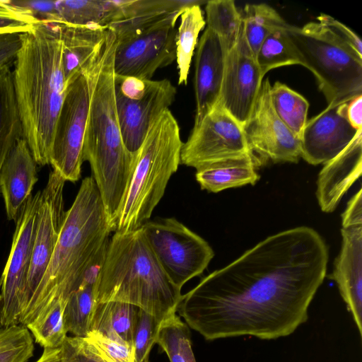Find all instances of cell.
I'll return each instance as SVG.
<instances>
[{"mask_svg":"<svg viewBox=\"0 0 362 362\" xmlns=\"http://www.w3.org/2000/svg\"><path fill=\"white\" fill-rule=\"evenodd\" d=\"M358 131L346 120L342 104L327 105L307 121L300 138L301 157L312 165L325 164L339 154Z\"/></svg>","mask_w":362,"mask_h":362,"instance_id":"e0dca14e","label":"cell"},{"mask_svg":"<svg viewBox=\"0 0 362 362\" xmlns=\"http://www.w3.org/2000/svg\"><path fill=\"white\" fill-rule=\"evenodd\" d=\"M36 162L27 141L21 139L6 157L0 170V192L8 220L16 221L38 178Z\"/></svg>","mask_w":362,"mask_h":362,"instance_id":"44dd1931","label":"cell"},{"mask_svg":"<svg viewBox=\"0 0 362 362\" xmlns=\"http://www.w3.org/2000/svg\"><path fill=\"white\" fill-rule=\"evenodd\" d=\"M41 191L30 195L16 221L8 259L1 277L2 327L19 325L35 236Z\"/></svg>","mask_w":362,"mask_h":362,"instance_id":"7c38bea8","label":"cell"},{"mask_svg":"<svg viewBox=\"0 0 362 362\" xmlns=\"http://www.w3.org/2000/svg\"><path fill=\"white\" fill-rule=\"evenodd\" d=\"M261 164L252 158L230 160L197 170L196 180L202 189L211 192L255 185L259 179L256 168Z\"/></svg>","mask_w":362,"mask_h":362,"instance_id":"d4e9b609","label":"cell"},{"mask_svg":"<svg viewBox=\"0 0 362 362\" xmlns=\"http://www.w3.org/2000/svg\"><path fill=\"white\" fill-rule=\"evenodd\" d=\"M10 68L0 70V170L11 149L23 138Z\"/></svg>","mask_w":362,"mask_h":362,"instance_id":"484cf974","label":"cell"},{"mask_svg":"<svg viewBox=\"0 0 362 362\" xmlns=\"http://www.w3.org/2000/svg\"><path fill=\"white\" fill-rule=\"evenodd\" d=\"M13 84L23 138L36 163L50 164L54 130L65 97L62 42L57 23L21 33Z\"/></svg>","mask_w":362,"mask_h":362,"instance_id":"3957f363","label":"cell"},{"mask_svg":"<svg viewBox=\"0 0 362 362\" xmlns=\"http://www.w3.org/2000/svg\"><path fill=\"white\" fill-rule=\"evenodd\" d=\"M241 14L245 37L255 57L265 37L287 24L274 8L266 4H246Z\"/></svg>","mask_w":362,"mask_h":362,"instance_id":"4dcf8cb0","label":"cell"},{"mask_svg":"<svg viewBox=\"0 0 362 362\" xmlns=\"http://www.w3.org/2000/svg\"><path fill=\"white\" fill-rule=\"evenodd\" d=\"M39 22L59 23L56 1H13Z\"/></svg>","mask_w":362,"mask_h":362,"instance_id":"b9f144b4","label":"cell"},{"mask_svg":"<svg viewBox=\"0 0 362 362\" xmlns=\"http://www.w3.org/2000/svg\"><path fill=\"white\" fill-rule=\"evenodd\" d=\"M206 27L219 37L226 54L235 45L240 34L241 11L231 0L207 1L205 4Z\"/></svg>","mask_w":362,"mask_h":362,"instance_id":"f546056e","label":"cell"},{"mask_svg":"<svg viewBox=\"0 0 362 362\" xmlns=\"http://www.w3.org/2000/svg\"><path fill=\"white\" fill-rule=\"evenodd\" d=\"M263 78L245 37L243 23L235 45L225 57L218 100L243 126L252 112Z\"/></svg>","mask_w":362,"mask_h":362,"instance_id":"2e32d148","label":"cell"},{"mask_svg":"<svg viewBox=\"0 0 362 362\" xmlns=\"http://www.w3.org/2000/svg\"><path fill=\"white\" fill-rule=\"evenodd\" d=\"M57 25L62 42V65L66 85L90 57L107 28L98 25Z\"/></svg>","mask_w":362,"mask_h":362,"instance_id":"603a6c76","label":"cell"},{"mask_svg":"<svg viewBox=\"0 0 362 362\" xmlns=\"http://www.w3.org/2000/svg\"><path fill=\"white\" fill-rule=\"evenodd\" d=\"M29 330L21 325L0 329V362H27L33 355Z\"/></svg>","mask_w":362,"mask_h":362,"instance_id":"d590c367","label":"cell"},{"mask_svg":"<svg viewBox=\"0 0 362 362\" xmlns=\"http://www.w3.org/2000/svg\"><path fill=\"white\" fill-rule=\"evenodd\" d=\"M202 1H117L115 17L107 29L117 39L153 26L172 16H180L186 6Z\"/></svg>","mask_w":362,"mask_h":362,"instance_id":"7402d4cb","label":"cell"},{"mask_svg":"<svg viewBox=\"0 0 362 362\" xmlns=\"http://www.w3.org/2000/svg\"><path fill=\"white\" fill-rule=\"evenodd\" d=\"M65 303L57 302L38 321L26 328L32 333L36 343L44 349H59L66 338L64 320Z\"/></svg>","mask_w":362,"mask_h":362,"instance_id":"e575fe53","label":"cell"},{"mask_svg":"<svg viewBox=\"0 0 362 362\" xmlns=\"http://www.w3.org/2000/svg\"><path fill=\"white\" fill-rule=\"evenodd\" d=\"M286 33L300 64L315 76L329 106L362 95V57L338 40L318 22L303 27L290 24Z\"/></svg>","mask_w":362,"mask_h":362,"instance_id":"52a82bcc","label":"cell"},{"mask_svg":"<svg viewBox=\"0 0 362 362\" xmlns=\"http://www.w3.org/2000/svg\"><path fill=\"white\" fill-rule=\"evenodd\" d=\"M95 303V287L80 288L69 296L64 309L67 332L74 337L86 336L90 329Z\"/></svg>","mask_w":362,"mask_h":362,"instance_id":"836d02e7","label":"cell"},{"mask_svg":"<svg viewBox=\"0 0 362 362\" xmlns=\"http://www.w3.org/2000/svg\"><path fill=\"white\" fill-rule=\"evenodd\" d=\"M342 110L348 122L356 130L362 129V95L343 103Z\"/></svg>","mask_w":362,"mask_h":362,"instance_id":"f6af8a7d","label":"cell"},{"mask_svg":"<svg viewBox=\"0 0 362 362\" xmlns=\"http://www.w3.org/2000/svg\"><path fill=\"white\" fill-rule=\"evenodd\" d=\"M361 189L349 202L342 214V226L362 224V194Z\"/></svg>","mask_w":362,"mask_h":362,"instance_id":"ee69618b","label":"cell"},{"mask_svg":"<svg viewBox=\"0 0 362 362\" xmlns=\"http://www.w3.org/2000/svg\"><path fill=\"white\" fill-rule=\"evenodd\" d=\"M249 158L259 160L248 146L243 126L218 102L198 124H194L183 143L180 163L197 171Z\"/></svg>","mask_w":362,"mask_h":362,"instance_id":"30bf717a","label":"cell"},{"mask_svg":"<svg viewBox=\"0 0 362 362\" xmlns=\"http://www.w3.org/2000/svg\"><path fill=\"white\" fill-rule=\"evenodd\" d=\"M139 310V307L121 301L96 303L90 331L132 345Z\"/></svg>","mask_w":362,"mask_h":362,"instance_id":"cb8c5ba5","label":"cell"},{"mask_svg":"<svg viewBox=\"0 0 362 362\" xmlns=\"http://www.w3.org/2000/svg\"><path fill=\"white\" fill-rule=\"evenodd\" d=\"M141 228L163 269L180 289L200 275L214 256L205 240L175 218L147 221Z\"/></svg>","mask_w":362,"mask_h":362,"instance_id":"9c48e42d","label":"cell"},{"mask_svg":"<svg viewBox=\"0 0 362 362\" xmlns=\"http://www.w3.org/2000/svg\"><path fill=\"white\" fill-rule=\"evenodd\" d=\"M327 246L313 228L270 235L182 296L177 310L209 341L287 337L308 319L326 276Z\"/></svg>","mask_w":362,"mask_h":362,"instance_id":"6da1fadb","label":"cell"},{"mask_svg":"<svg viewBox=\"0 0 362 362\" xmlns=\"http://www.w3.org/2000/svg\"><path fill=\"white\" fill-rule=\"evenodd\" d=\"M156 343L170 362H196L189 326L176 313L161 322Z\"/></svg>","mask_w":362,"mask_h":362,"instance_id":"1f68e13d","label":"cell"},{"mask_svg":"<svg viewBox=\"0 0 362 362\" xmlns=\"http://www.w3.org/2000/svg\"><path fill=\"white\" fill-rule=\"evenodd\" d=\"M160 323L154 316L140 309L132 341L134 362H149V354Z\"/></svg>","mask_w":362,"mask_h":362,"instance_id":"8d00e7d4","label":"cell"},{"mask_svg":"<svg viewBox=\"0 0 362 362\" xmlns=\"http://www.w3.org/2000/svg\"><path fill=\"white\" fill-rule=\"evenodd\" d=\"M176 93L168 79L115 76L117 118L124 144L129 152L137 154L149 129L169 110Z\"/></svg>","mask_w":362,"mask_h":362,"instance_id":"ba28073f","label":"cell"},{"mask_svg":"<svg viewBox=\"0 0 362 362\" xmlns=\"http://www.w3.org/2000/svg\"><path fill=\"white\" fill-rule=\"evenodd\" d=\"M182 145L179 124L167 110L152 124L137 153L115 231L136 230L148 221L178 168Z\"/></svg>","mask_w":362,"mask_h":362,"instance_id":"8992f818","label":"cell"},{"mask_svg":"<svg viewBox=\"0 0 362 362\" xmlns=\"http://www.w3.org/2000/svg\"><path fill=\"white\" fill-rule=\"evenodd\" d=\"M202 1L184 8L180 15V23L175 37L176 62L178 70V84H187L192 58L197 45L199 33L206 25Z\"/></svg>","mask_w":362,"mask_h":362,"instance_id":"4316f807","label":"cell"},{"mask_svg":"<svg viewBox=\"0 0 362 362\" xmlns=\"http://www.w3.org/2000/svg\"><path fill=\"white\" fill-rule=\"evenodd\" d=\"M36 362H61V348L44 349L42 354Z\"/></svg>","mask_w":362,"mask_h":362,"instance_id":"bcb514c9","label":"cell"},{"mask_svg":"<svg viewBox=\"0 0 362 362\" xmlns=\"http://www.w3.org/2000/svg\"><path fill=\"white\" fill-rule=\"evenodd\" d=\"M83 339L106 362H134L132 344L112 339L94 330L89 331Z\"/></svg>","mask_w":362,"mask_h":362,"instance_id":"74e56055","label":"cell"},{"mask_svg":"<svg viewBox=\"0 0 362 362\" xmlns=\"http://www.w3.org/2000/svg\"><path fill=\"white\" fill-rule=\"evenodd\" d=\"M59 23L73 25H98L107 29L112 21L117 1H56Z\"/></svg>","mask_w":362,"mask_h":362,"instance_id":"83f0119b","label":"cell"},{"mask_svg":"<svg viewBox=\"0 0 362 362\" xmlns=\"http://www.w3.org/2000/svg\"><path fill=\"white\" fill-rule=\"evenodd\" d=\"M181 289L170 280L148 243L141 228L110 238L95 286V301L130 303L158 321L176 313Z\"/></svg>","mask_w":362,"mask_h":362,"instance_id":"5b68a950","label":"cell"},{"mask_svg":"<svg viewBox=\"0 0 362 362\" xmlns=\"http://www.w3.org/2000/svg\"><path fill=\"white\" fill-rule=\"evenodd\" d=\"M1 281L0 279V310H1ZM2 328L0 322V329Z\"/></svg>","mask_w":362,"mask_h":362,"instance_id":"7dc6e473","label":"cell"},{"mask_svg":"<svg viewBox=\"0 0 362 362\" xmlns=\"http://www.w3.org/2000/svg\"><path fill=\"white\" fill-rule=\"evenodd\" d=\"M112 231L96 184L92 176L86 177L66 211L50 261L21 313L19 325L27 327L40 320L57 302L66 303Z\"/></svg>","mask_w":362,"mask_h":362,"instance_id":"277c9868","label":"cell"},{"mask_svg":"<svg viewBox=\"0 0 362 362\" xmlns=\"http://www.w3.org/2000/svg\"><path fill=\"white\" fill-rule=\"evenodd\" d=\"M21 45V33L0 35V70L4 67H11Z\"/></svg>","mask_w":362,"mask_h":362,"instance_id":"7bdbcfd3","label":"cell"},{"mask_svg":"<svg viewBox=\"0 0 362 362\" xmlns=\"http://www.w3.org/2000/svg\"><path fill=\"white\" fill-rule=\"evenodd\" d=\"M342 243L329 278L333 279L362 337V224L343 226Z\"/></svg>","mask_w":362,"mask_h":362,"instance_id":"ac0fdd59","label":"cell"},{"mask_svg":"<svg viewBox=\"0 0 362 362\" xmlns=\"http://www.w3.org/2000/svg\"><path fill=\"white\" fill-rule=\"evenodd\" d=\"M268 78L261 84L252 112L243 124L248 146L262 161L296 163L301 157L300 139L279 119L270 99Z\"/></svg>","mask_w":362,"mask_h":362,"instance_id":"5bb4252c","label":"cell"},{"mask_svg":"<svg viewBox=\"0 0 362 362\" xmlns=\"http://www.w3.org/2000/svg\"><path fill=\"white\" fill-rule=\"evenodd\" d=\"M116 42L115 35L107 29L83 65L90 90L83 160L90 165L112 231L116 228L137 155L125 147L117 118L114 71Z\"/></svg>","mask_w":362,"mask_h":362,"instance_id":"7a4b0ae2","label":"cell"},{"mask_svg":"<svg viewBox=\"0 0 362 362\" xmlns=\"http://www.w3.org/2000/svg\"><path fill=\"white\" fill-rule=\"evenodd\" d=\"M61 362H106L83 339L66 337L61 346Z\"/></svg>","mask_w":362,"mask_h":362,"instance_id":"ab89813d","label":"cell"},{"mask_svg":"<svg viewBox=\"0 0 362 362\" xmlns=\"http://www.w3.org/2000/svg\"><path fill=\"white\" fill-rule=\"evenodd\" d=\"M65 97L56 123L50 165L65 181L81 177L83 141L90 90L84 66L66 85Z\"/></svg>","mask_w":362,"mask_h":362,"instance_id":"8fae6325","label":"cell"},{"mask_svg":"<svg viewBox=\"0 0 362 362\" xmlns=\"http://www.w3.org/2000/svg\"><path fill=\"white\" fill-rule=\"evenodd\" d=\"M179 17L116 38L115 75L149 80L159 68L170 64L176 59L175 24Z\"/></svg>","mask_w":362,"mask_h":362,"instance_id":"4fadbf2b","label":"cell"},{"mask_svg":"<svg viewBox=\"0 0 362 362\" xmlns=\"http://www.w3.org/2000/svg\"><path fill=\"white\" fill-rule=\"evenodd\" d=\"M286 25L269 34L257 50L255 59L264 76L276 68L300 64L298 54L286 33Z\"/></svg>","mask_w":362,"mask_h":362,"instance_id":"d6a6232c","label":"cell"},{"mask_svg":"<svg viewBox=\"0 0 362 362\" xmlns=\"http://www.w3.org/2000/svg\"><path fill=\"white\" fill-rule=\"evenodd\" d=\"M65 182L60 174L53 170L45 187L41 191L22 311L39 285L57 245L66 214L63 198Z\"/></svg>","mask_w":362,"mask_h":362,"instance_id":"9a60e30c","label":"cell"},{"mask_svg":"<svg viewBox=\"0 0 362 362\" xmlns=\"http://www.w3.org/2000/svg\"><path fill=\"white\" fill-rule=\"evenodd\" d=\"M317 22L327 28L338 40L362 57V42L360 37L349 28L332 16L321 13L317 17Z\"/></svg>","mask_w":362,"mask_h":362,"instance_id":"60d3db41","label":"cell"},{"mask_svg":"<svg viewBox=\"0 0 362 362\" xmlns=\"http://www.w3.org/2000/svg\"><path fill=\"white\" fill-rule=\"evenodd\" d=\"M226 54L218 36L206 27L198 42L196 53L194 124H198L219 100Z\"/></svg>","mask_w":362,"mask_h":362,"instance_id":"d6986e66","label":"cell"},{"mask_svg":"<svg viewBox=\"0 0 362 362\" xmlns=\"http://www.w3.org/2000/svg\"><path fill=\"white\" fill-rule=\"evenodd\" d=\"M272 107L279 119L300 139L307 122L309 103L286 84L276 81L270 88Z\"/></svg>","mask_w":362,"mask_h":362,"instance_id":"f1b7e54d","label":"cell"},{"mask_svg":"<svg viewBox=\"0 0 362 362\" xmlns=\"http://www.w3.org/2000/svg\"><path fill=\"white\" fill-rule=\"evenodd\" d=\"M39 22L13 1L0 0V35L23 33Z\"/></svg>","mask_w":362,"mask_h":362,"instance_id":"f35d334b","label":"cell"},{"mask_svg":"<svg viewBox=\"0 0 362 362\" xmlns=\"http://www.w3.org/2000/svg\"><path fill=\"white\" fill-rule=\"evenodd\" d=\"M324 165L318 175L316 196L321 210L330 213L361 175L362 129L339 154Z\"/></svg>","mask_w":362,"mask_h":362,"instance_id":"ffe728a7","label":"cell"}]
</instances>
